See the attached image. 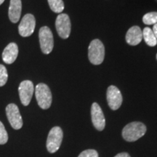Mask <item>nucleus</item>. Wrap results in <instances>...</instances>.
<instances>
[{
	"mask_svg": "<svg viewBox=\"0 0 157 157\" xmlns=\"http://www.w3.org/2000/svg\"><path fill=\"white\" fill-rule=\"evenodd\" d=\"M146 127L144 124L140 121H133L124 127L122 137L126 141L134 142L146 134Z\"/></svg>",
	"mask_w": 157,
	"mask_h": 157,
	"instance_id": "f257e3e1",
	"label": "nucleus"
},
{
	"mask_svg": "<svg viewBox=\"0 0 157 157\" xmlns=\"http://www.w3.org/2000/svg\"><path fill=\"white\" fill-rule=\"evenodd\" d=\"M105 57V48L101 40L94 39L88 48V58L91 63L100 65L103 62Z\"/></svg>",
	"mask_w": 157,
	"mask_h": 157,
	"instance_id": "f03ea898",
	"label": "nucleus"
},
{
	"mask_svg": "<svg viewBox=\"0 0 157 157\" xmlns=\"http://www.w3.org/2000/svg\"><path fill=\"white\" fill-rule=\"evenodd\" d=\"M35 95L39 106L42 109H48L51 106L52 96L50 89L47 84L39 83L35 88Z\"/></svg>",
	"mask_w": 157,
	"mask_h": 157,
	"instance_id": "7ed1b4c3",
	"label": "nucleus"
},
{
	"mask_svg": "<svg viewBox=\"0 0 157 157\" xmlns=\"http://www.w3.org/2000/svg\"><path fill=\"white\" fill-rule=\"evenodd\" d=\"M63 132L59 127H54L50 129L47 139V149L51 154L56 153L60 148L62 143Z\"/></svg>",
	"mask_w": 157,
	"mask_h": 157,
	"instance_id": "20e7f679",
	"label": "nucleus"
},
{
	"mask_svg": "<svg viewBox=\"0 0 157 157\" xmlns=\"http://www.w3.org/2000/svg\"><path fill=\"white\" fill-rule=\"evenodd\" d=\"M39 39L42 52L46 55L50 54L54 47L53 35L50 29L48 26L42 27L39 29Z\"/></svg>",
	"mask_w": 157,
	"mask_h": 157,
	"instance_id": "39448f33",
	"label": "nucleus"
},
{
	"mask_svg": "<svg viewBox=\"0 0 157 157\" xmlns=\"http://www.w3.org/2000/svg\"><path fill=\"white\" fill-rule=\"evenodd\" d=\"M6 114L8 121L13 129H20L23 126V119L17 105L10 103L6 107Z\"/></svg>",
	"mask_w": 157,
	"mask_h": 157,
	"instance_id": "423d86ee",
	"label": "nucleus"
},
{
	"mask_svg": "<svg viewBox=\"0 0 157 157\" xmlns=\"http://www.w3.org/2000/svg\"><path fill=\"white\" fill-rule=\"evenodd\" d=\"M56 31L62 39H68L70 36L71 25L69 16L67 14H60L56 21Z\"/></svg>",
	"mask_w": 157,
	"mask_h": 157,
	"instance_id": "0eeeda50",
	"label": "nucleus"
},
{
	"mask_svg": "<svg viewBox=\"0 0 157 157\" xmlns=\"http://www.w3.org/2000/svg\"><path fill=\"white\" fill-rule=\"evenodd\" d=\"M36 20L32 14L25 15L18 25L19 34L23 37L30 36L34 33Z\"/></svg>",
	"mask_w": 157,
	"mask_h": 157,
	"instance_id": "6e6552de",
	"label": "nucleus"
},
{
	"mask_svg": "<svg viewBox=\"0 0 157 157\" xmlns=\"http://www.w3.org/2000/svg\"><path fill=\"white\" fill-rule=\"evenodd\" d=\"M34 92L33 82L30 80H25L20 84L18 93L21 103L25 106L29 105Z\"/></svg>",
	"mask_w": 157,
	"mask_h": 157,
	"instance_id": "1a4fd4ad",
	"label": "nucleus"
},
{
	"mask_svg": "<svg viewBox=\"0 0 157 157\" xmlns=\"http://www.w3.org/2000/svg\"><path fill=\"white\" fill-rule=\"evenodd\" d=\"M107 101L110 109L116 111L119 109L122 103V95L120 90L115 86L111 85L107 90Z\"/></svg>",
	"mask_w": 157,
	"mask_h": 157,
	"instance_id": "9d476101",
	"label": "nucleus"
},
{
	"mask_svg": "<svg viewBox=\"0 0 157 157\" xmlns=\"http://www.w3.org/2000/svg\"><path fill=\"white\" fill-rule=\"evenodd\" d=\"M91 117L94 127L98 130H103L105 126V119L101 106L97 103H93L91 107Z\"/></svg>",
	"mask_w": 157,
	"mask_h": 157,
	"instance_id": "9b49d317",
	"label": "nucleus"
},
{
	"mask_svg": "<svg viewBox=\"0 0 157 157\" xmlns=\"http://www.w3.org/2000/svg\"><path fill=\"white\" fill-rule=\"evenodd\" d=\"M18 56V47L14 42H11L3 50L2 60L7 64H12Z\"/></svg>",
	"mask_w": 157,
	"mask_h": 157,
	"instance_id": "f8f14e48",
	"label": "nucleus"
},
{
	"mask_svg": "<svg viewBox=\"0 0 157 157\" xmlns=\"http://www.w3.org/2000/svg\"><path fill=\"white\" fill-rule=\"evenodd\" d=\"M125 38L127 43L129 45L135 46L140 44L143 39V33L140 27L137 25L131 27L127 31Z\"/></svg>",
	"mask_w": 157,
	"mask_h": 157,
	"instance_id": "ddd939ff",
	"label": "nucleus"
},
{
	"mask_svg": "<svg viewBox=\"0 0 157 157\" xmlns=\"http://www.w3.org/2000/svg\"><path fill=\"white\" fill-rule=\"evenodd\" d=\"M22 11V2L21 0H10L8 11L9 18L13 23L19 21Z\"/></svg>",
	"mask_w": 157,
	"mask_h": 157,
	"instance_id": "4468645a",
	"label": "nucleus"
},
{
	"mask_svg": "<svg viewBox=\"0 0 157 157\" xmlns=\"http://www.w3.org/2000/svg\"><path fill=\"white\" fill-rule=\"evenodd\" d=\"M142 33H143V38L144 39L145 42H146V43L148 45V46L150 47L156 46L157 44V40L151 29L148 28V27H146V28L143 29Z\"/></svg>",
	"mask_w": 157,
	"mask_h": 157,
	"instance_id": "2eb2a0df",
	"label": "nucleus"
},
{
	"mask_svg": "<svg viewBox=\"0 0 157 157\" xmlns=\"http://www.w3.org/2000/svg\"><path fill=\"white\" fill-rule=\"evenodd\" d=\"M51 10L56 13H61L64 10V3L63 0H48Z\"/></svg>",
	"mask_w": 157,
	"mask_h": 157,
	"instance_id": "dca6fc26",
	"label": "nucleus"
},
{
	"mask_svg": "<svg viewBox=\"0 0 157 157\" xmlns=\"http://www.w3.org/2000/svg\"><path fill=\"white\" fill-rule=\"evenodd\" d=\"M143 22L146 25H154L157 23V12L146 13L143 17Z\"/></svg>",
	"mask_w": 157,
	"mask_h": 157,
	"instance_id": "f3484780",
	"label": "nucleus"
},
{
	"mask_svg": "<svg viewBox=\"0 0 157 157\" xmlns=\"http://www.w3.org/2000/svg\"><path fill=\"white\" fill-rule=\"evenodd\" d=\"M8 78V74H7V68L5 66L0 64V87H3L7 83Z\"/></svg>",
	"mask_w": 157,
	"mask_h": 157,
	"instance_id": "a211bd4d",
	"label": "nucleus"
},
{
	"mask_svg": "<svg viewBox=\"0 0 157 157\" xmlns=\"http://www.w3.org/2000/svg\"><path fill=\"white\" fill-rule=\"evenodd\" d=\"M8 140V135L5 127L2 121H0V145H4Z\"/></svg>",
	"mask_w": 157,
	"mask_h": 157,
	"instance_id": "6ab92c4d",
	"label": "nucleus"
},
{
	"mask_svg": "<svg viewBox=\"0 0 157 157\" xmlns=\"http://www.w3.org/2000/svg\"><path fill=\"white\" fill-rule=\"evenodd\" d=\"M78 157H98V153L93 149H88L82 151Z\"/></svg>",
	"mask_w": 157,
	"mask_h": 157,
	"instance_id": "aec40b11",
	"label": "nucleus"
},
{
	"mask_svg": "<svg viewBox=\"0 0 157 157\" xmlns=\"http://www.w3.org/2000/svg\"><path fill=\"white\" fill-rule=\"evenodd\" d=\"M114 157H130L129 154H127L126 152H123V153H120V154H118L117 155H116Z\"/></svg>",
	"mask_w": 157,
	"mask_h": 157,
	"instance_id": "412c9836",
	"label": "nucleus"
},
{
	"mask_svg": "<svg viewBox=\"0 0 157 157\" xmlns=\"http://www.w3.org/2000/svg\"><path fill=\"white\" fill-rule=\"evenodd\" d=\"M153 32H154V36L156 37V40H157V23L156 24H154V28H153Z\"/></svg>",
	"mask_w": 157,
	"mask_h": 157,
	"instance_id": "4be33fe9",
	"label": "nucleus"
},
{
	"mask_svg": "<svg viewBox=\"0 0 157 157\" xmlns=\"http://www.w3.org/2000/svg\"><path fill=\"white\" fill-rule=\"evenodd\" d=\"M4 2H5V0H0V5H2V4Z\"/></svg>",
	"mask_w": 157,
	"mask_h": 157,
	"instance_id": "5701e85b",
	"label": "nucleus"
},
{
	"mask_svg": "<svg viewBox=\"0 0 157 157\" xmlns=\"http://www.w3.org/2000/svg\"><path fill=\"white\" fill-rule=\"evenodd\" d=\"M156 59H157V54H156Z\"/></svg>",
	"mask_w": 157,
	"mask_h": 157,
	"instance_id": "b1692460",
	"label": "nucleus"
},
{
	"mask_svg": "<svg viewBox=\"0 0 157 157\" xmlns=\"http://www.w3.org/2000/svg\"><path fill=\"white\" fill-rule=\"evenodd\" d=\"M156 2H157V0H156Z\"/></svg>",
	"mask_w": 157,
	"mask_h": 157,
	"instance_id": "393cba45",
	"label": "nucleus"
}]
</instances>
